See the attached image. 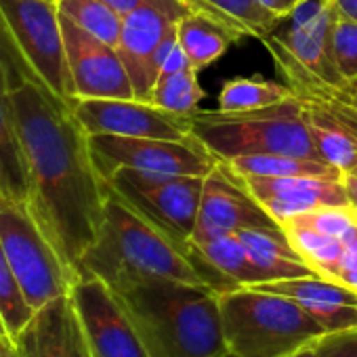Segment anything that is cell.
Returning <instances> with one entry per match:
<instances>
[{"label":"cell","instance_id":"cell-1","mask_svg":"<svg viewBox=\"0 0 357 357\" xmlns=\"http://www.w3.org/2000/svg\"><path fill=\"white\" fill-rule=\"evenodd\" d=\"M9 101L28 160L26 208L78 280L101 234L109 185L70 101L43 84H26Z\"/></svg>","mask_w":357,"mask_h":357},{"label":"cell","instance_id":"cell-2","mask_svg":"<svg viewBox=\"0 0 357 357\" xmlns=\"http://www.w3.org/2000/svg\"><path fill=\"white\" fill-rule=\"evenodd\" d=\"M107 288L130 317L149 357H221L227 353L219 288L164 278L130 280Z\"/></svg>","mask_w":357,"mask_h":357},{"label":"cell","instance_id":"cell-3","mask_svg":"<svg viewBox=\"0 0 357 357\" xmlns=\"http://www.w3.org/2000/svg\"><path fill=\"white\" fill-rule=\"evenodd\" d=\"M82 275L99 278L107 286L130 280L164 278L208 284L221 290L215 275L200 263L192 248L176 244L112 190L101 234L80 263L78 278Z\"/></svg>","mask_w":357,"mask_h":357},{"label":"cell","instance_id":"cell-4","mask_svg":"<svg viewBox=\"0 0 357 357\" xmlns=\"http://www.w3.org/2000/svg\"><path fill=\"white\" fill-rule=\"evenodd\" d=\"M221 328L231 357H284L326 330L292 298L248 286L219 292Z\"/></svg>","mask_w":357,"mask_h":357},{"label":"cell","instance_id":"cell-5","mask_svg":"<svg viewBox=\"0 0 357 357\" xmlns=\"http://www.w3.org/2000/svg\"><path fill=\"white\" fill-rule=\"evenodd\" d=\"M194 137L219 160L259 153H286L321 160L311 128L305 120L303 101L294 95L271 107L255 112H194L190 114Z\"/></svg>","mask_w":357,"mask_h":357},{"label":"cell","instance_id":"cell-6","mask_svg":"<svg viewBox=\"0 0 357 357\" xmlns=\"http://www.w3.org/2000/svg\"><path fill=\"white\" fill-rule=\"evenodd\" d=\"M204 178L196 174L114 170L105 181L141 217L153 223L176 244L190 248L200 211Z\"/></svg>","mask_w":357,"mask_h":357},{"label":"cell","instance_id":"cell-7","mask_svg":"<svg viewBox=\"0 0 357 357\" xmlns=\"http://www.w3.org/2000/svg\"><path fill=\"white\" fill-rule=\"evenodd\" d=\"M0 242L34 311L70 294L76 275L36 225L26 204L7 202L0 206Z\"/></svg>","mask_w":357,"mask_h":357},{"label":"cell","instance_id":"cell-8","mask_svg":"<svg viewBox=\"0 0 357 357\" xmlns=\"http://www.w3.org/2000/svg\"><path fill=\"white\" fill-rule=\"evenodd\" d=\"M0 11L34 72L55 95L72 103L74 86L57 0H0Z\"/></svg>","mask_w":357,"mask_h":357},{"label":"cell","instance_id":"cell-9","mask_svg":"<svg viewBox=\"0 0 357 357\" xmlns=\"http://www.w3.org/2000/svg\"><path fill=\"white\" fill-rule=\"evenodd\" d=\"M89 143L95 164L103 174V178H107L118 168L206 176L221 162L196 137L185 141H172V139H149V137L91 135Z\"/></svg>","mask_w":357,"mask_h":357},{"label":"cell","instance_id":"cell-10","mask_svg":"<svg viewBox=\"0 0 357 357\" xmlns=\"http://www.w3.org/2000/svg\"><path fill=\"white\" fill-rule=\"evenodd\" d=\"M72 109L89 137L114 135L172 141L194 137L190 116L166 112L141 99H74Z\"/></svg>","mask_w":357,"mask_h":357},{"label":"cell","instance_id":"cell-11","mask_svg":"<svg viewBox=\"0 0 357 357\" xmlns=\"http://www.w3.org/2000/svg\"><path fill=\"white\" fill-rule=\"evenodd\" d=\"M70 296L93 357H149L130 317L99 278H78Z\"/></svg>","mask_w":357,"mask_h":357},{"label":"cell","instance_id":"cell-12","mask_svg":"<svg viewBox=\"0 0 357 357\" xmlns=\"http://www.w3.org/2000/svg\"><path fill=\"white\" fill-rule=\"evenodd\" d=\"M282 227L246 190L240 176L225 164L206 174L196 219V229L190 242H202L221 236H234L242 229Z\"/></svg>","mask_w":357,"mask_h":357},{"label":"cell","instance_id":"cell-13","mask_svg":"<svg viewBox=\"0 0 357 357\" xmlns=\"http://www.w3.org/2000/svg\"><path fill=\"white\" fill-rule=\"evenodd\" d=\"M74 99H137L116 47L89 34L61 15Z\"/></svg>","mask_w":357,"mask_h":357},{"label":"cell","instance_id":"cell-14","mask_svg":"<svg viewBox=\"0 0 357 357\" xmlns=\"http://www.w3.org/2000/svg\"><path fill=\"white\" fill-rule=\"evenodd\" d=\"M240 181L280 225L317 208L351 206L342 181L315 176H240Z\"/></svg>","mask_w":357,"mask_h":357},{"label":"cell","instance_id":"cell-15","mask_svg":"<svg viewBox=\"0 0 357 357\" xmlns=\"http://www.w3.org/2000/svg\"><path fill=\"white\" fill-rule=\"evenodd\" d=\"M20 357H93L72 296H59L13 336Z\"/></svg>","mask_w":357,"mask_h":357},{"label":"cell","instance_id":"cell-16","mask_svg":"<svg viewBox=\"0 0 357 357\" xmlns=\"http://www.w3.org/2000/svg\"><path fill=\"white\" fill-rule=\"evenodd\" d=\"M172 24L176 22L166 17L162 11L147 7L137 9L122 20V32L116 51L132 82L135 97L141 101H149L160 72L158 51Z\"/></svg>","mask_w":357,"mask_h":357},{"label":"cell","instance_id":"cell-17","mask_svg":"<svg viewBox=\"0 0 357 357\" xmlns=\"http://www.w3.org/2000/svg\"><path fill=\"white\" fill-rule=\"evenodd\" d=\"M248 288L275 292L296 301L326 332L357 328V292L338 282L319 275H303L263 282Z\"/></svg>","mask_w":357,"mask_h":357},{"label":"cell","instance_id":"cell-18","mask_svg":"<svg viewBox=\"0 0 357 357\" xmlns=\"http://www.w3.org/2000/svg\"><path fill=\"white\" fill-rule=\"evenodd\" d=\"M336 17L338 15L332 0H305L288 17V30L278 36L294 55V59H298L315 76L332 84L342 82L330 53L332 24Z\"/></svg>","mask_w":357,"mask_h":357},{"label":"cell","instance_id":"cell-19","mask_svg":"<svg viewBox=\"0 0 357 357\" xmlns=\"http://www.w3.org/2000/svg\"><path fill=\"white\" fill-rule=\"evenodd\" d=\"M263 45L267 47L284 84L290 86V91L298 99L311 101L324 107L334 118H338L349 130H353L357 137V93L353 91L349 82L332 84V82L321 80L309 68H305L298 59H294V55L286 49V45L275 34L267 36Z\"/></svg>","mask_w":357,"mask_h":357},{"label":"cell","instance_id":"cell-20","mask_svg":"<svg viewBox=\"0 0 357 357\" xmlns=\"http://www.w3.org/2000/svg\"><path fill=\"white\" fill-rule=\"evenodd\" d=\"M190 248L200 259V263L215 278H221L229 288L271 282L269 275L255 263L248 248L242 244V240L236 234L211 238L202 242H190Z\"/></svg>","mask_w":357,"mask_h":357},{"label":"cell","instance_id":"cell-21","mask_svg":"<svg viewBox=\"0 0 357 357\" xmlns=\"http://www.w3.org/2000/svg\"><path fill=\"white\" fill-rule=\"evenodd\" d=\"M181 3L190 13H198L221 24L240 40L255 38L263 43L282 22L278 15L269 13L259 0H181Z\"/></svg>","mask_w":357,"mask_h":357},{"label":"cell","instance_id":"cell-22","mask_svg":"<svg viewBox=\"0 0 357 357\" xmlns=\"http://www.w3.org/2000/svg\"><path fill=\"white\" fill-rule=\"evenodd\" d=\"M242 244L248 248L255 263L269 275V280H286V278H303L317 275L298 250L288 240L282 227H259V229H242L236 234Z\"/></svg>","mask_w":357,"mask_h":357},{"label":"cell","instance_id":"cell-23","mask_svg":"<svg viewBox=\"0 0 357 357\" xmlns=\"http://www.w3.org/2000/svg\"><path fill=\"white\" fill-rule=\"evenodd\" d=\"M0 188L9 202L28 200V160L13 118L9 93H0Z\"/></svg>","mask_w":357,"mask_h":357},{"label":"cell","instance_id":"cell-24","mask_svg":"<svg viewBox=\"0 0 357 357\" xmlns=\"http://www.w3.org/2000/svg\"><path fill=\"white\" fill-rule=\"evenodd\" d=\"M303 107H305V120L311 128V137H313L319 158L324 162L340 168L344 174L353 172L357 168V137H355V132L349 130L330 112H326L324 107H319L311 101H303Z\"/></svg>","mask_w":357,"mask_h":357},{"label":"cell","instance_id":"cell-25","mask_svg":"<svg viewBox=\"0 0 357 357\" xmlns=\"http://www.w3.org/2000/svg\"><path fill=\"white\" fill-rule=\"evenodd\" d=\"M176 36L196 72H202L204 68L215 63L227 53L234 43L240 40L221 24L198 13H188L176 22Z\"/></svg>","mask_w":357,"mask_h":357},{"label":"cell","instance_id":"cell-26","mask_svg":"<svg viewBox=\"0 0 357 357\" xmlns=\"http://www.w3.org/2000/svg\"><path fill=\"white\" fill-rule=\"evenodd\" d=\"M225 162L240 176H315L342 181L344 172L324 160H311L286 153H259V155H238Z\"/></svg>","mask_w":357,"mask_h":357},{"label":"cell","instance_id":"cell-27","mask_svg":"<svg viewBox=\"0 0 357 357\" xmlns=\"http://www.w3.org/2000/svg\"><path fill=\"white\" fill-rule=\"evenodd\" d=\"M292 97H294V93L284 82L280 84V82L263 80L259 76L234 78L221 86L217 109H221V112H255V109L278 105Z\"/></svg>","mask_w":357,"mask_h":357},{"label":"cell","instance_id":"cell-28","mask_svg":"<svg viewBox=\"0 0 357 357\" xmlns=\"http://www.w3.org/2000/svg\"><path fill=\"white\" fill-rule=\"evenodd\" d=\"M282 229L286 231L288 240L298 250V255L305 259V263L319 278L334 282V275L344 255V240H338V238H332V236H326V234H319L315 229L294 225V223H284Z\"/></svg>","mask_w":357,"mask_h":357},{"label":"cell","instance_id":"cell-29","mask_svg":"<svg viewBox=\"0 0 357 357\" xmlns=\"http://www.w3.org/2000/svg\"><path fill=\"white\" fill-rule=\"evenodd\" d=\"M61 15L72 20L76 26L97 36L99 40L118 47L122 20L103 0H57Z\"/></svg>","mask_w":357,"mask_h":357},{"label":"cell","instance_id":"cell-30","mask_svg":"<svg viewBox=\"0 0 357 357\" xmlns=\"http://www.w3.org/2000/svg\"><path fill=\"white\" fill-rule=\"evenodd\" d=\"M202 99H204V91L198 82V72L194 68L160 78L149 95V103L166 112L183 114V116L198 112Z\"/></svg>","mask_w":357,"mask_h":357},{"label":"cell","instance_id":"cell-31","mask_svg":"<svg viewBox=\"0 0 357 357\" xmlns=\"http://www.w3.org/2000/svg\"><path fill=\"white\" fill-rule=\"evenodd\" d=\"M34 315V309L28 305L15 271L9 263V257L0 242V321H3L7 334L13 338Z\"/></svg>","mask_w":357,"mask_h":357},{"label":"cell","instance_id":"cell-32","mask_svg":"<svg viewBox=\"0 0 357 357\" xmlns=\"http://www.w3.org/2000/svg\"><path fill=\"white\" fill-rule=\"evenodd\" d=\"M26 84L47 86L20 51L11 30L7 28L3 11H0V93H13Z\"/></svg>","mask_w":357,"mask_h":357},{"label":"cell","instance_id":"cell-33","mask_svg":"<svg viewBox=\"0 0 357 357\" xmlns=\"http://www.w3.org/2000/svg\"><path fill=\"white\" fill-rule=\"evenodd\" d=\"M330 53L342 82L357 80V24L336 17L332 24Z\"/></svg>","mask_w":357,"mask_h":357},{"label":"cell","instance_id":"cell-34","mask_svg":"<svg viewBox=\"0 0 357 357\" xmlns=\"http://www.w3.org/2000/svg\"><path fill=\"white\" fill-rule=\"evenodd\" d=\"M286 223L303 225V227L315 229L319 234H326V236H332V238H338V240H344L349 234H353L357 229V219L353 217L351 206H344V208H317V211H311V213L296 215V217L288 219Z\"/></svg>","mask_w":357,"mask_h":357},{"label":"cell","instance_id":"cell-35","mask_svg":"<svg viewBox=\"0 0 357 357\" xmlns=\"http://www.w3.org/2000/svg\"><path fill=\"white\" fill-rule=\"evenodd\" d=\"M107 7H112L120 17H126L128 13L137 11V9H158L162 11L166 17L178 22L181 17H185L190 11L185 9V5L181 0H103Z\"/></svg>","mask_w":357,"mask_h":357},{"label":"cell","instance_id":"cell-36","mask_svg":"<svg viewBox=\"0 0 357 357\" xmlns=\"http://www.w3.org/2000/svg\"><path fill=\"white\" fill-rule=\"evenodd\" d=\"M315 347L317 357H357V328L326 332Z\"/></svg>","mask_w":357,"mask_h":357},{"label":"cell","instance_id":"cell-37","mask_svg":"<svg viewBox=\"0 0 357 357\" xmlns=\"http://www.w3.org/2000/svg\"><path fill=\"white\" fill-rule=\"evenodd\" d=\"M188 68H192V61H190V57L185 55V51L181 49V45H174L172 47V51L164 57V61H162V66H160V74H158V80L160 78H166V76H172V74H176V72H183V70H188ZM155 80V82H158Z\"/></svg>","mask_w":357,"mask_h":357},{"label":"cell","instance_id":"cell-38","mask_svg":"<svg viewBox=\"0 0 357 357\" xmlns=\"http://www.w3.org/2000/svg\"><path fill=\"white\" fill-rule=\"evenodd\" d=\"M259 3L273 15H278L280 20H288L294 9H298L305 0H259Z\"/></svg>","mask_w":357,"mask_h":357},{"label":"cell","instance_id":"cell-39","mask_svg":"<svg viewBox=\"0 0 357 357\" xmlns=\"http://www.w3.org/2000/svg\"><path fill=\"white\" fill-rule=\"evenodd\" d=\"M336 15L357 24V0H332Z\"/></svg>","mask_w":357,"mask_h":357},{"label":"cell","instance_id":"cell-40","mask_svg":"<svg viewBox=\"0 0 357 357\" xmlns=\"http://www.w3.org/2000/svg\"><path fill=\"white\" fill-rule=\"evenodd\" d=\"M342 185H344V190H347V196H349L351 206H357V174L347 172V174L342 176Z\"/></svg>","mask_w":357,"mask_h":357},{"label":"cell","instance_id":"cell-41","mask_svg":"<svg viewBox=\"0 0 357 357\" xmlns=\"http://www.w3.org/2000/svg\"><path fill=\"white\" fill-rule=\"evenodd\" d=\"M0 357H20L9 334H0Z\"/></svg>","mask_w":357,"mask_h":357},{"label":"cell","instance_id":"cell-42","mask_svg":"<svg viewBox=\"0 0 357 357\" xmlns=\"http://www.w3.org/2000/svg\"><path fill=\"white\" fill-rule=\"evenodd\" d=\"M284 357H317V347H315V342H313V344L303 347V349H298V351H294V353H290V355H284Z\"/></svg>","mask_w":357,"mask_h":357},{"label":"cell","instance_id":"cell-43","mask_svg":"<svg viewBox=\"0 0 357 357\" xmlns=\"http://www.w3.org/2000/svg\"><path fill=\"white\" fill-rule=\"evenodd\" d=\"M9 200H7V196H5V192H3V188H0V206H5Z\"/></svg>","mask_w":357,"mask_h":357},{"label":"cell","instance_id":"cell-44","mask_svg":"<svg viewBox=\"0 0 357 357\" xmlns=\"http://www.w3.org/2000/svg\"><path fill=\"white\" fill-rule=\"evenodd\" d=\"M0 334H7V330H5V326H3V321H0Z\"/></svg>","mask_w":357,"mask_h":357},{"label":"cell","instance_id":"cell-45","mask_svg":"<svg viewBox=\"0 0 357 357\" xmlns=\"http://www.w3.org/2000/svg\"><path fill=\"white\" fill-rule=\"evenodd\" d=\"M351 211H353V217L357 219V206H351Z\"/></svg>","mask_w":357,"mask_h":357},{"label":"cell","instance_id":"cell-46","mask_svg":"<svg viewBox=\"0 0 357 357\" xmlns=\"http://www.w3.org/2000/svg\"><path fill=\"white\" fill-rule=\"evenodd\" d=\"M349 84H351V86H353V91L357 93V82H349Z\"/></svg>","mask_w":357,"mask_h":357},{"label":"cell","instance_id":"cell-47","mask_svg":"<svg viewBox=\"0 0 357 357\" xmlns=\"http://www.w3.org/2000/svg\"><path fill=\"white\" fill-rule=\"evenodd\" d=\"M221 357H231V355H229V353H225V355H221Z\"/></svg>","mask_w":357,"mask_h":357},{"label":"cell","instance_id":"cell-48","mask_svg":"<svg viewBox=\"0 0 357 357\" xmlns=\"http://www.w3.org/2000/svg\"><path fill=\"white\" fill-rule=\"evenodd\" d=\"M351 174H357V168H355V170H353V172H351Z\"/></svg>","mask_w":357,"mask_h":357},{"label":"cell","instance_id":"cell-49","mask_svg":"<svg viewBox=\"0 0 357 357\" xmlns=\"http://www.w3.org/2000/svg\"><path fill=\"white\" fill-rule=\"evenodd\" d=\"M355 82H357V80H355Z\"/></svg>","mask_w":357,"mask_h":357}]
</instances>
